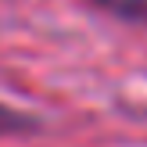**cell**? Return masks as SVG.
Returning <instances> with one entry per match:
<instances>
[{"label":"cell","instance_id":"1","mask_svg":"<svg viewBox=\"0 0 147 147\" xmlns=\"http://www.w3.org/2000/svg\"><path fill=\"white\" fill-rule=\"evenodd\" d=\"M36 129H40V122L32 115L0 104V136H25V133H36Z\"/></svg>","mask_w":147,"mask_h":147}]
</instances>
